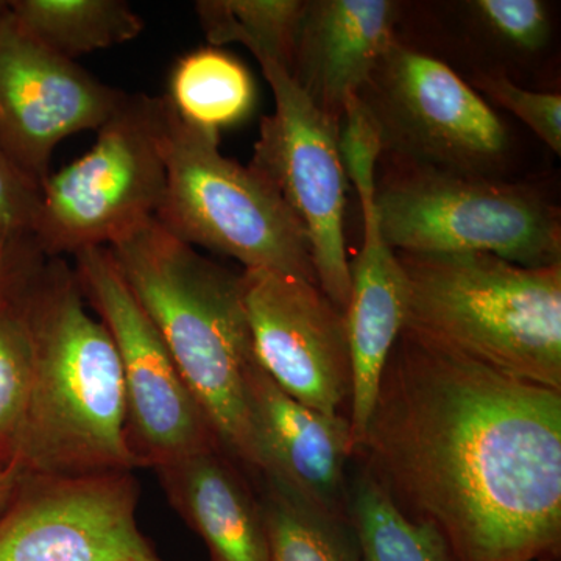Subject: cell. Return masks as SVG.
<instances>
[{
	"instance_id": "603a6c76",
	"label": "cell",
	"mask_w": 561,
	"mask_h": 561,
	"mask_svg": "<svg viewBox=\"0 0 561 561\" xmlns=\"http://www.w3.org/2000/svg\"><path fill=\"white\" fill-rule=\"evenodd\" d=\"M24 276L0 298V468L14 461L32 390V335L21 298Z\"/></svg>"
},
{
	"instance_id": "484cf974",
	"label": "cell",
	"mask_w": 561,
	"mask_h": 561,
	"mask_svg": "<svg viewBox=\"0 0 561 561\" xmlns=\"http://www.w3.org/2000/svg\"><path fill=\"white\" fill-rule=\"evenodd\" d=\"M478 87L523 121L553 151L561 153V95L524 90L504 76L479 77Z\"/></svg>"
},
{
	"instance_id": "7402d4cb",
	"label": "cell",
	"mask_w": 561,
	"mask_h": 561,
	"mask_svg": "<svg viewBox=\"0 0 561 561\" xmlns=\"http://www.w3.org/2000/svg\"><path fill=\"white\" fill-rule=\"evenodd\" d=\"M308 0H201L195 3L206 39L214 46L239 43L256 60L290 76Z\"/></svg>"
},
{
	"instance_id": "83f0119b",
	"label": "cell",
	"mask_w": 561,
	"mask_h": 561,
	"mask_svg": "<svg viewBox=\"0 0 561 561\" xmlns=\"http://www.w3.org/2000/svg\"><path fill=\"white\" fill-rule=\"evenodd\" d=\"M41 256H43V254L39 253L36 247L9 251V253H0V298L5 297V295L20 283L25 272H27Z\"/></svg>"
},
{
	"instance_id": "9a60e30c",
	"label": "cell",
	"mask_w": 561,
	"mask_h": 561,
	"mask_svg": "<svg viewBox=\"0 0 561 561\" xmlns=\"http://www.w3.org/2000/svg\"><path fill=\"white\" fill-rule=\"evenodd\" d=\"M398 3L390 0H308L290 77L313 105L341 122L394 38Z\"/></svg>"
},
{
	"instance_id": "7a4b0ae2",
	"label": "cell",
	"mask_w": 561,
	"mask_h": 561,
	"mask_svg": "<svg viewBox=\"0 0 561 561\" xmlns=\"http://www.w3.org/2000/svg\"><path fill=\"white\" fill-rule=\"evenodd\" d=\"M21 298L33 379L14 461L27 474L135 471L125 443L121 362L108 330L88 312L65 257H39Z\"/></svg>"
},
{
	"instance_id": "e0dca14e",
	"label": "cell",
	"mask_w": 561,
	"mask_h": 561,
	"mask_svg": "<svg viewBox=\"0 0 561 561\" xmlns=\"http://www.w3.org/2000/svg\"><path fill=\"white\" fill-rule=\"evenodd\" d=\"M153 471L173 511L205 542L209 561H271L260 494L224 449Z\"/></svg>"
},
{
	"instance_id": "d4e9b609",
	"label": "cell",
	"mask_w": 561,
	"mask_h": 561,
	"mask_svg": "<svg viewBox=\"0 0 561 561\" xmlns=\"http://www.w3.org/2000/svg\"><path fill=\"white\" fill-rule=\"evenodd\" d=\"M41 187L0 150V253L35 245Z\"/></svg>"
},
{
	"instance_id": "8fae6325",
	"label": "cell",
	"mask_w": 561,
	"mask_h": 561,
	"mask_svg": "<svg viewBox=\"0 0 561 561\" xmlns=\"http://www.w3.org/2000/svg\"><path fill=\"white\" fill-rule=\"evenodd\" d=\"M133 471L27 474L0 513V561H164L138 524Z\"/></svg>"
},
{
	"instance_id": "d6986e66",
	"label": "cell",
	"mask_w": 561,
	"mask_h": 561,
	"mask_svg": "<svg viewBox=\"0 0 561 561\" xmlns=\"http://www.w3.org/2000/svg\"><path fill=\"white\" fill-rule=\"evenodd\" d=\"M181 121L191 127L220 136L250 116L256 88L241 61L219 49L191 51L176 61L164 95Z\"/></svg>"
},
{
	"instance_id": "ba28073f",
	"label": "cell",
	"mask_w": 561,
	"mask_h": 561,
	"mask_svg": "<svg viewBox=\"0 0 561 561\" xmlns=\"http://www.w3.org/2000/svg\"><path fill=\"white\" fill-rule=\"evenodd\" d=\"M88 306L105 324L119 356L125 393V443L136 470L220 448L201 402L106 247L73 254Z\"/></svg>"
},
{
	"instance_id": "9c48e42d",
	"label": "cell",
	"mask_w": 561,
	"mask_h": 561,
	"mask_svg": "<svg viewBox=\"0 0 561 561\" xmlns=\"http://www.w3.org/2000/svg\"><path fill=\"white\" fill-rule=\"evenodd\" d=\"M383 147L416 168L486 175L508 133L478 91L445 62L394 41L359 92Z\"/></svg>"
},
{
	"instance_id": "6da1fadb",
	"label": "cell",
	"mask_w": 561,
	"mask_h": 561,
	"mask_svg": "<svg viewBox=\"0 0 561 561\" xmlns=\"http://www.w3.org/2000/svg\"><path fill=\"white\" fill-rule=\"evenodd\" d=\"M354 459L453 561L560 560V390L404 327Z\"/></svg>"
},
{
	"instance_id": "f1b7e54d",
	"label": "cell",
	"mask_w": 561,
	"mask_h": 561,
	"mask_svg": "<svg viewBox=\"0 0 561 561\" xmlns=\"http://www.w3.org/2000/svg\"><path fill=\"white\" fill-rule=\"evenodd\" d=\"M21 478L22 471L16 463H11L5 468H0V513H2L11 497H13Z\"/></svg>"
},
{
	"instance_id": "5b68a950",
	"label": "cell",
	"mask_w": 561,
	"mask_h": 561,
	"mask_svg": "<svg viewBox=\"0 0 561 561\" xmlns=\"http://www.w3.org/2000/svg\"><path fill=\"white\" fill-rule=\"evenodd\" d=\"M165 192L154 220L191 247L317 284L311 243L279 192L251 165L224 157L219 136L191 127L162 98ZM319 286V284H317Z\"/></svg>"
},
{
	"instance_id": "52a82bcc",
	"label": "cell",
	"mask_w": 561,
	"mask_h": 561,
	"mask_svg": "<svg viewBox=\"0 0 561 561\" xmlns=\"http://www.w3.org/2000/svg\"><path fill=\"white\" fill-rule=\"evenodd\" d=\"M165 180L162 98L127 94L92 149L41 184L36 249L62 257L108 247L154 219Z\"/></svg>"
},
{
	"instance_id": "2e32d148",
	"label": "cell",
	"mask_w": 561,
	"mask_h": 561,
	"mask_svg": "<svg viewBox=\"0 0 561 561\" xmlns=\"http://www.w3.org/2000/svg\"><path fill=\"white\" fill-rule=\"evenodd\" d=\"M375 194L359 195L364 242L350 262L351 291L345 309L351 357L350 424L353 454L370 421L383 368L408 323L409 284L394 250L383 241Z\"/></svg>"
},
{
	"instance_id": "f546056e",
	"label": "cell",
	"mask_w": 561,
	"mask_h": 561,
	"mask_svg": "<svg viewBox=\"0 0 561 561\" xmlns=\"http://www.w3.org/2000/svg\"><path fill=\"white\" fill-rule=\"evenodd\" d=\"M7 14H9V2H7V0H0V22H2Z\"/></svg>"
},
{
	"instance_id": "3957f363",
	"label": "cell",
	"mask_w": 561,
	"mask_h": 561,
	"mask_svg": "<svg viewBox=\"0 0 561 561\" xmlns=\"http://www.w3.org/2000/svg\"><path fill=\"white\" fill-rule=\"evenodd\" d=\"M106 249L160 331L221 449L253 481L260 478V451L247 398V376L257 359L241 275L202 256L154 219Z\"/></svg>"
},
{
	"instance_id": "4316f807",
	"label": "cell",
	"mask_w": 561,
	"mask_h": 561,
	"mask_svg": "<svg viewBox=\"0 0 561 561\" xmlns=\"http://www.w3.org/2000/svg\"><path fill=\"white\" fill-rule=\"evenodd\" d=\"M470 5L497 38L516 49L540 50L551 35L548 9L540 0H476Z\"/></svg>"
},
{
	"instance_id": "4fadbf2b",
	"label": "cell",
	"mask_w": 561,
	"mask_h": 561,
	"mask_svg": "<svg viewBox=\"0 0 561 561\" xmlns=\"http://www.w3.org/2000/svg\"><path fill=\"white\" fill-rule=\"evenodd\" d=\"M243 306L262 370L324 415L351 400L345 312L317 284L268 271L241 273Z\"/></svg>"
},
{
	"instance_id": "7c38bea8",
	"label": "cell",
	"mask_w": 561,
	"mask_h": 561,
	"mask_svg": "<svg viewBox=\"0 0 561 561\" xmlns=\"http://www.w3.org/2000/svg\"><path fill=\"white\" fill-rule=\"evenodd\" d=\"M125 95L32 38L10 9L0 22V150L39 187L58 144L99 130Z\"/></svg>"
},
{
	"instance_id": "cb8c5ba5",
	"label": "cell",
	"mask_w": 561,
	"mask_h": 561,
	"mask_svg": "<svg viewBox=\"0 0 561 561\" xmlns=\"http://www.w3.org/2000/svg\"><path fill=\"white\" fill-rule=\"evenodd\" d=\"M383 150L381 125L375 113L360 94L351 95L339 122V153L357 195L376 191V164Z\"/></svg>"
},
{
	"instance_id": "8992f818",
	"label": "cell",
	"mask_w": 561,
	"mask_h": 561,
	"mask_svg": "<svg viewBox=\"0 0 561 561\" xmlns=\"http://www.w3.org/2000/svg\"><path fill=\"white\" fill-rule=\"evenodd\" d=\"M383 241L401 253H486L523 267L561 264L556 206L518 184L409 165L376 186Z\"/></svg>"
},
{
	"instance_id": "277c9868",
	"label": "cell",
	"mask_w": 561,
	"mask_h": 561,
	"mask_svg": "<svg viewBox=\"0 0 561 561\" xmlns=\"http://www.w3.org/2000/svg\"><path fill=\"white\" fill-rule=\"evenodd\" d=\"M405 327L491 368L561 391V264L486 253H401Z\"/></svg>"
},
{
	"instance_id": "ac0fdd59",
	"label": "cell",
	"mask_w": 561,
	"mask_h": 561,
	"mask_svg": "<svg viewBox=\"0 0 561 561\" xmlns=\"http://www.w3.org/2000/svg\"><path fill=\"white\" fill-rule=\"evenodd\" d=\"M11 16L47 49L76 61L138 38L144 22L124 0H10Z\"/></svg>"
},
{
	"instance_id": "4dcf8cb0",
	"label": "cell",
	"mask_w": 561,
	"mask_h": 561,
	"mask_svg": "<svg viewBox=\"0 0 561 561\" xmlns=\"http://www.w3.org/2000/svg\"><path fill=\"white\" fill-rule=\"evenodd\" d=\"M534 561H559V559H552V557H542V559H537Z\"/></svg>"
},
{
	"instance_id": "44dd1931",
	"label": "cell",
	"mask_w": 561,
	"mask_h": 561,
	"mask_svg": "<svg viewBox=\"0 0 561 561\" xmlns=\"http://www.w3.org/2000/svg\"><path fill=\"white\" fill-rule=\"evenodd\" d=\"M348 516L359 561H453L440 535L409 519L360 467L348 478Z\"/></svg>"
},
{
	"instance_id": "30bf717a",
	"label": "cell",
	"mask_w": 561,
	"mask_h": 561,
	"mask_svg": "<svg viewBox=\"0 0 561 561\" xmlns=\"http://www.w3.org/2000/svg\"><path fill=\"white\" fill-rule=\"evenodd\" d=\"M260 61L275 98L262 117L249 165L279 192L311 243L321 291L345 312L351 273L345 243L346 173L339 153V124L321 113L289 73Z\"/></svg>"
},
{
	"instance_id": "5bb4252c",
	"label": "cell",
	"mask_w": 561,
	"mask_h": 561,
	"mask_svg": "<svg viewBox=\"0 0 561 561\" xmlns=\"http://www.w3.org/2000/svg\"><path fill=\"white\" fill-rule=\"evenodd\" d=\"M247 398L260 451V478L278 483L316 511L350 523L348 416L324 415L294 400L260 362L247 376Z\"/></svg>"
},
{
	"instance_id": "ffe728a7",
	"label": "cell",
	"mask_w": 561,
	"mask_h": 561,
	"mask_svg": "<svg viewBox=\"0 0 561 561\" xmlns=\"http://www.w3.org/2000/svg\"><path fill=\"white\" fill-rule=\"evenodd\" d=\"M267 530L271 561H359L350 523L316 511L289 490L254 479Z\"/></svg>"
}]
</instances>
